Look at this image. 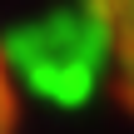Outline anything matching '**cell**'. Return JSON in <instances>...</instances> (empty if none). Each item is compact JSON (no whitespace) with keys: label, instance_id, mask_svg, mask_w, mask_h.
Here are the masks:
<instances>
[{"label":"cell","instance_id":"1","mask_svg":"<svg viewBox=\"0 0 134 134\" xmlns=\"http://www.w3.org/2000/svg\"><path fill=\"white\" fill-rule=\"evenodd\" d=\"M85 5H90L94 30H99L109 90H114V99L134 114V0H85Z\"/></svg>","mask_w":134,"mask_h":134},{"label":"cell","instance_id":"2","mask_svg":"<svg viewBox=\"0 0 134 134\" xmlns=\"http://www.w3.org/2000/svg\"><path fill=\"white\" fill-rule=\"evenodd\" d=\"M0 134H25V104H20V90H15V70L0 50Z\"/></svg>","mask_w":134,"mask_h":134}]
</instances>
